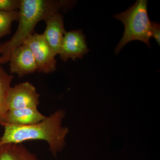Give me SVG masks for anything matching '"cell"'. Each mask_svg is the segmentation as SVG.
<instances>
[{"label": "cell", "mask_w": 160, "mask_h": 160, "mask_svg": "<svg viewBox=\"0 0 160 160\" xmlns=\"http://www.w3.org/2000/svg\"><path fill=\"white\" fill-rule=\"evenodd\" d=\"M44 21L46 23V28L43 35L56 56L59 54L63 37L66 32L63 16L58 12Z\"/></svg>", "instance_id": "obj_8"}, {"label": "cell", "mask_w": 160, "mask_h": 160, "mask_svg": "<svg viewBox=\"0 0 160 160\" xmlns=\"http://www.w3.org/2000/svg\"><path fill=\"white\" fill-rule=\"evenodd\" d=\"M18 18V10L0 11V38L10 33L12 24Z\"/></svg>", "instance_id": "obj_12"}, {"label": "cell", "mask_w": 160, "mask_h": 160, "mask_svg": "<svg viewBox=\"0 0 160 160\" xmlns=\"http://www.w3.org/2000/svg\"><path fill=\"white\" fill-rule=\"evenodd\" d=\"M10 71L19 78L38 71V66L30 49L25 44L12 51L9 58Z\"/></svg>", "instance_id": "obj_7"}, {"label": "cell", "mask_w": 160, "mask_h": 160, "mask_svg": "<svg viewBox=\"0 0 160 160\" xmlns=\"http://www.w3.org/2000/svg\"><path fill=\"white\" fill-rule=\"evenodd\" d=\"M147 1L138 0L133 6L126 11L113 16L122 21L125 26V31L122 39L116 47L115 53L118 54L129 42L138 40L146 43L151 48L150 22L147 12Z\"/></svg>", "instance_id": "obj_3"}, {"label": "cell", "mask_w": 160, "mask_h": 160, "mask_svg": "<svg viewBox=\"0 0 160 160\" xmlns=\"http://www.w3.org/2000/svg\"><path fill=\"white\" fill-rule=\"evenodd\" d=\"M20 0H0V11H13L19 9Z\"/></svg>", "instance_id": "obj_13"}, {"label": "cell", "mask_w": 160, "mask_h": 160, "mask_svg": "<svg viewBox=\"0 0 160 160\" xmlns=\"http://www.w3.org/2000/svg\"><path fill=\"white\" fill-rule=\"evenodd\" d=\"M89 51L86 37L82 30L66 31L59 54L61 59L66 62L69 58L73 60L82 59Z\"/></svg>", "instance_id": "obj_6"}, {"label": "cell", "mask_w": 160, "mask_h": 160, "mask_svg": "<svg viewBox=\"0 0 160 160\" xmlns=\"http://www.w3.org/2000/svg\"><path fill=\"white\" fill-rule=\"evenodd\" d=\"M2 67V66H1V64H0V67Z\"/></svg>", "instance_id": "obj_15"}, {"label": "cell", "mask_w": 160, "mask_h": 160, "mask_svg": "<svg viewBox=\"0 0 160 160\" xmlns=\"http://www.w3.org/2000/svg\"><path fill=\"white\" fill-rule=\"evenodd\" d=\"M46 118V116L38 110V108L12 109L8 110L3 126L9 125L24 126L32 125L41 122Z\"/></svg>", "instance_id": "obj_9"}, {"label": "cell", "mask_w": 160, "mask_h": 160, "mask_svg": "<svg viewBox=\"0 0 160 160\" xmlns=\"http://www.w3.org/2000/svg\"><path fill=\"white\" fill-rule=\"evenodd\" d=\"M40 94L35 87L29 82H25L10 87L6 99L8 110L24 108H38Z\"/></svg>", "instance_id": "obj_5"}, {"label": "cell", "mask_w": 160, "mask_h": 160, "mask_svg": "<svg viewBox=\"0 0 160 160\" xmlns=\"http://www.w3.org/2000/svg\"><path fill=\"white\" fill-rule=\"evenodd\" d=\"M13 76L0 67V126H2L8 111L6 104L7 93L11 87Z\"/></svg>", "instance_id": "obj_11"}, {"label": "cell", "mask_w": 160, "mask_h": 160, "mask_svg": "<svg viewBox=\"0 0 160 160\" xmlns=\"http://www.w3.org/2000/svg\"><path fill=\"white\" fill-rule=\"evenodd\" d=\"M69 3L60 0H20L18 26L11 38L0 46V64L9 62L12 51L34 33L39 22L58 12Z\"/></svg>", "instance_id": "obj_2"}, {"label": "cell", "mask_w": 160, "mask_h": 160, "mask_svg": "<svg viewBox=\"0 0 160 160\" xmlns=\"http://www.w3.org/2000/svg\"><path fill=\"white\" fill-rule=\"evenodd\" d=\"M151 37L154 38L160 46V26L158 23L151 22L150 23Z\"/></svg>", "instance_id": "obj_14"}, {"label": "cell", "mask_w": 160, "mask_h": 160, "mask_svg": "<svg viewBox=\"0 0 160 160\" xmlns=\"http://www.w3.org/2000/svg\"><path fill=\"white\" fill-rule=\"evenodd\" d=\"M66 115L65 110L59 109L41 122L32 125H3L4 131L0 138V146L10 143L21 144L30 140H43L48 143L49 151L56 157L66 146V136L69 128L62 126Z\"/></svg>", "instance_id": "obj_1"}, {"label": "cell", "mask_w": 160, "mask_h": 160, "mask_svg": "<svg viewBox=\"0 0 160 160\" xmlns=\"http://www.w3.org/2000/svg\"><path fill=\"white\" fill-rule=\"evenodd\" d=\"M0 160H39L33 153L22 144H4L0 146Z\"/></svg>", "instance_id": "obj_10"}, {"label": "cell", "mask_w": 160, "mask_h": 160, "mask_svg": "<svg viewBox=\"0 0 160 160\" xmlns=\"http://www.w3.org/2000/svg\"><path fill=\"white\" fill-rule=\"evenodd\" d=\"M31 50L38 66V71L52 73L56 69V60L53 52L43 34L34 33L24 42Z\"/></svg>", "instance_id": "obj_4"}]
</instances>
